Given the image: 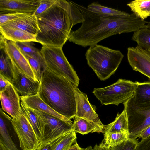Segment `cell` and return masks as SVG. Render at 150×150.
<instances>
[{"instance_id":"cell-1","label":"cell","mask_w":150,"mask_h":150,"mask_svg":"<svg viewBox=\"0 0 150 150\" xmlns=\"http://www.w3.org/2000/svg\"><path fill=\"white\" fill-rule=\"evenodd\" d=\"M84 19L81 26L71 30L68 40L84 47L91 46L113 35L134 32L147 27L148 22L137 17L134 13L125 16H103L91 12L87 8L74 2Z\"/></svg>"},{"instance_id":"cell-2","label":"cell","mask_w":150,"mask_h":150,"mask_svg":"<svg viewBox=\"0 0 150 150\" xmlns=\"http://www.w3.org/2000/svg\"><path fill=\"white\" fill-rule=\"evenodd\" d=\"M39 31L36 42L43 46L63 47L72 27L84 20L73 2L56 0L50 8L36 16Z\"/></svg>"},{"instance_id":"cell-3","label":"cell","mask_w":150,"mask_h":150,"mask_svg":"<svg viewBox=\"0 0 150 150\" xmlns=\"http://www.w3.org/2000/svg\"><path fill=\"white\" fill-rule=\"evenodd\" d=\"M38 94L54 110L71 120L76 110L74 84L47 69L42 74Z\"/></svg>"},{"instance_id":"cell-4","label":"cell","mask_w":150,"mask_h":150,"mask_svg":"<svg viewBox=\"0 0 150 150\" xmlns=\"http://www.w3.org/2000/svg\"><path fill=\"white\" fill-rule=\"evenodd\" d=\"M85 57L88 64L98 78L105 81L115 73L124 56L119 50L97 44L90 47Z\"/></svg>"},{"instance_id":"cell-5","label":"cell","mask_w":150,"mask_h":150,"mask_svg":"<svg viewBox=\"0 0 150 150\" xmlns=\"http://www.w3.org/2000/svg\"><path fill=\"white\" fill-rule=\"evenodd\" d=\"M63 47L43 46L40 50L46 69L66 79L78 87L79 79L66 57Z\"/></svg>"},{"instance_id":"cell-6","label":"cell","mask_w":150,"mask_h":150,"mask_svg":"<svg viewBox=\"0 0 150 150\" xmlns=\"http://www.w3.org/2000/svg\"><path fill=\"white\" fill-rule=\"evenodd\" d=\"M136 82L119 79L117 82L107 87L95 88L93 93L102 105L118 106L123 104L133 95Z\"/></svg>"},{"instance_id":"cell-7","label":"cell","mask_w":150,"mask_h":150,"mask_svg":"<svg viewBox=\"0 0 150 150\" xmlns=\"http://www.w3.org/2000/svg\"><path fill=\"white\" fill-rule=\"evenodd\" d=\"M127 119L129 137L137 138L150 126V105L138 106L131 98L123 104Z\"/></svg>"},{"instance_id":"cell-8","label":"cell","mask_w":150,"mask_h":150,"mask_svg":"<svg viewBox=\"0 0 150 150\" xmlns=\"http://www.w3.org/2000/svg\"><path fill=\"white\" fill-rule=\"evenodd\" d=\"M13 129L22 150H36L40 142L32 125L23 114L17 119L12 118Z\"/></svg>"},{"instance_id":"cell-9","label":"cell","mask_w":150,"mask_h":150,"mask_svg":"<svg viewBox=\"0 0 150 150\" xmlns=\"http://www.w3.org/2000/svg\"><path fill=\"white\" fill-rule=\"evenodd\" d=\"M39 111L44 124V139L41 143L50 142L73 130V124L42 111Z\"/></svg>"},{"instance_id":"cell-10","label":"cell","mask_w":150,"mask_h":150,"mask_svg":"<svg viewBox=\"0 0 150 150\" xmlns=\"http://www.w3.org/2000/svg\"><path fill=\"white\" fill-rule=\"evenodd\" d=\"M76 104V117L83 118L95 123L103 131L105 125L101 122L95 109L89 102L87 96L74 84Z\"/></svg>"},{"instance_id":"cell-11","label":"cell","mask_w":150,"mask_h":150,"mask_svg":"<svg viewBox=\"0 0 150 150\" xmlns=\"http://www.w3.org/2000/svg\"><path fill=\"white\" fill-rule=\"evenodd\" d=\"M127 58L133 70L139 72L150 79V50L138 46L127 49Z\"/></svg>"},{"instance_id":"cell-12","label":"cell","mask_w":150,"mask_h":150,"mask_svg":"<svg viewBox=\"0 0 150 150\" xmlns=\"http://www.w3.org/2000/svg\"><path fill=\"white\" fill-rule=\"evenodd\" d=\"M12 62L14 76L10 83L17 92L21 95L20 96H31L37 94L40 87V82L35 81L27 76L21 71Z\"/></svg>"},{"instance_id":"cell-13","label":"cell","mask_w":150,"mask_h":150,"mask_svg":"<svg viewBox=\"0 0 150 150\" xmlns=\"http://www.w3.org/2000/svg\"><path fill=\"white\" fill-rule=\"evenodd\" d=\"M0 99L2 109L12 118L17 119L23 114L20 97L11 84L0 92Z\"/></svg>"},{"instance_id":"cell-14","label":"cell","mask_w":150,"mask_h":150,"mask_svg":"<svg viewBox=\"0 0 150 150\" xmlns=\"http://www.w3.org/2000/svg\"><path fill=\"white\" fill-rule=\"evenodd\" d=\"M2 50L21 71L34 81H39L27 60L16 45L15 42L6 40L4 48Z\"/></svg>"},{"instance_id":"cell-15","label":"cell","mask_w":150,"mask_h":150,"mask_svg":"<svg viewBox=\"0 0 150 150\" xmlns=\"http://www.w3.org/2000/svg\"><path fill=\"white\" fill-rule=\"evenodd\" d=\"M39 1L40 0H0V12L33 14Z\"/></svg>"},{"instance_id":"cell-16","label":"cell","mask_w":150,"mask_h":150,"mask_svg":"<svg viewBox=\"0 0 150 150\" xmlns=\"http://www.w3.org/2000/svg\"><path fill=\"white\" fill-rule=\"evenodd\" d=\"M12 118L6 114L1 108L0 109V141L7 150H20L11 134L13 128Z\"/></svg>"},{"instance_id":"cell-17","label":"cell","mask_w":150,"mask_h":150,"mask_svg":"<svg viewBox=\"0 0 150 150\" xmlns=\"http://www.w3.org/2000/svg\"><path fill=\"white\" fill-rule=\"evenodd\" d=\"M20 97L21 101L27 106L52 115L70 124H73L71 120L57 113L46 103L41 99L38 94L31 96H20Z\"/></svg>"},{"instance_id":"cell-18","label":"cell","mask_w":150,"mask_h":150,"mask_svg":"<svg viewBox=\"0 0 150 150\" xmlns=\"http://www.w3.org/2000/svg\"><path fill=\"white\" fill-rule=\"evenodd\" d=\"M21 105L23 114L32 125L40 144L42 143L44 139V124L39 111L27 106L22 101L21 102Z\"/></svg>"},{"instance_id":"cell-19","label":"cell","mask_w":150,"mask_h":150,"mask_svg":"<svg viewBox=\"0 0 150 150\" xmlns=\"http://www.w3.org/2000/svg\"><path fill=\"white\" fill-rule=\"evenodd\" d=\"M4 25L19 29L35 35L39 31L37 17L33 14H26Z\"/></svg>"},{"instance_id":"cell-20","label":"cell","mask_w":150,"mask_h":150,"mask_svg":"<svg viewBox=\"0 0 150 150\" xmlns=\"http://www.w3.org/2000/svg\"><path fill=\"white\" fill-rule=\"evenodd\" d=\"M0 33L7 40L14 42H36V35L17 28L0 26Z\"/></svg>"},{"instance_id":"cell-21","label":"cell","mask_w":150,"mask_h":150,"mask_svg":"<svg viewBox=\"0 0 150 150\" xmlns=\"http://www.w3.org/2000/svg\"><path fill=\"white\" fill-rule=\"evenodd\" d=\"M134 94L131 98L133 103L138 106L150 105V81H136Z\"/></svg>"},{"instance_id":"cell-22","label":"cell","mask_w":150,"mask_h":150,"mask_svg":"<svg viewBox=\"0 0 150 150\" xmlns=\"http://www.w3.org/2000/svg\"><path fill=\"white\" fill-rule=\"evenodd\" d=\"M123 132H129L127 119L124 109L121 113H118L113 122L105 125L103 133L104 136L110 133Z\"/></svg>"},{"instance_id":"cell-23","label":"cell","mask_w":150,"mask_h":150,"mask_svg":"<svg viewBox=\"0 0 150 150\" xmlns=\"http://www.w3.org/2000/svg\"><path fill=\"white\" fill-rule=\"evenodd\" d=\"M73 125V130L76 133L83 135L90 132L103 133V130L94 123L86 119L75 116Z\"/></svg>"},{"instance_id":"cell-24","label":"cell","mask_w":150,"mask_h":150,"mask_svg":"<svg viewBox=\"0 0 150 150\" xmlns=\"http://www.w3.org/2000/svg\"><path fill=\"white\" fill-rule=\"evenodd\" d=\"M76 133L73 130L50 141L51 150H67L77 143Z\"/></svg>"},{"instance_id":"cell-25","label":"cell","mask_w":150,"mask_h":150,"mask_svg":"<svg viewBox=\"0 0 150 150\" xmlns=\"http://www.w3.org/2000/svg\"><path fill=\"white\" fill-rule=\"evenodd\" d=\"M87 8L91 12L103 16L118 17L127 16L129 14L118 10L103 6L98 2H93L89 4Z\"/></svg>"},{"instance_id":"cell-26","label":"cell","mask_w":150,"mask_h":150,"mask_svg":"<svg viewBox=\"0 0 150 150\" xmlns=\"http://www.w3.org/2000/svg\"><path fill=\"white\" fill-rule=\"evenodd\" d=\"M127 5L136 16L142 20L150 16V0H135Z\"/></svg>"},{"instance_id":"cell-27","label":"cell","mask_w":150,"mask_h":150,"mask_svg":"<svg viewBox=\"0 0 150 150\" xmlns=\"http://www.w3.org/2000/svg\"><path fill=\"white\" fill-rule=\"evenodd\" d=\"M104 136L103 139L99 145L110 149L127 140L129 137V132L110 133Z\"/></svg>"},{"instance_id":"cell-28","label":"cell","mask_w":150,"mask_h":150,"mask_svg":"<svg viewBox=\"0 0 150 150\" xmlns=\"http://www.w3.org/2000/svg\"><path fill=\"white\" fill-rule=\"evenodd\" d=\"M134 32L132 39L137 42V46L144 50H150V29L142 28Z\"/></svg>"},{"instance_id":"cell-29","label":"cell","mask_w":150,"mask_h":150,"mask_svg":"<svg viewBox=\"0 0 150 150\" xmlns=\"http://www.w3.org/2000/svg\"><path fill=\"white\" fill-rule=\"evenodd\" d=\"M21 53L27 60L36 78L40 82L42 75L46 69L43 57H38Z\"/></svg>"},{"instance_id":"cell-30","label":"cell","mask_w":150,"mask_h":150,"mask_svg":"<svg viewBox=\"0 0 150 150\" xmlns=\"http://www.w3.org/2000/svg\"><path fill=\"white\" fill-rule=\"evenodd\" d=\"M0 67V75L11 82L14 76L13 63L11 60L5 55L3 50H1Z\"/></svg>"},{"instance_id":"cell-31","label":"cell","mask_w":150,"mask_h":150,"mask_svg":"<svg viewBox=\"0 0 150 150\" xmlns=\"http://www.w3.org/2000/svg\"><path fill=\"white\" fill-rule=\"evenodd\" d=\"M30 42H16V44L21 52L38 57H42L40 51L31 45Z\"/></svg>"},{"instance_id":"cell-32","label":"cell","mask_w":150,"mask_h":150,"mask_svg":"<svg viewBox=\"0 0 150 150\" xmlns=\"http://www.w3.org/2000/svg\"><path fill=\"white\" fill-rule=\"evenodd\" d=\"M138 142L136 138L129 137L127 141L110 149V150H135Z\"/></svg>"},{"instance_id":"cell-33","label":"cell","mask_w":150,"mask_h":150,"mask_svg":"<svg viewBox=\"0 0 150 150\" xmlns=\"http://www.w3.org/2000/svg\"><path fill=\"white\" fill-rule=\"evenodd\" d=\"M27 13H0V26L4 25L9 22L20 17Z\"/></svg>"},{"instance_id":"cell-34","label":"cell","mask_w":150,"mask_h":150,"mask_svg":"<svg viewBox=\"0 0 150 150\" xmlns=\"http://www.w3.org/2000/svg\"><path fill=\"white\" fill-rule=\"evenodd\" d=\"M56 0H40L39 6L33 14L37 16L50 8Z\"/></svg>"},{"instance_id":"cell-35","label":"cell","mask_w":150,"mask_h":150,"mask_svg":"<svg viewBox=\"0 0 150 150\" xmlns=\"http://www.w3.org/2000/svg\"><path fill=\"white\" fill-rule=\"evenodd\" d=\"M135 150H150V135L141 140L137 144Z\"/></svg>"},{"instance_id":"cell-36","label":"cell","mask_w":150,"mask_h":150,"mask_svg":"<svg viewBox=\"0 0 150 150\" xmlns=\"http://www.w3.org/2000/svg\"><path fill=\"white\" fill-rule=\"evenodd\" d=\"M11 84L10 82L2 75H0V91L4 90L7 86Z\"/></svg>"},{"instance_id":"cell-37","label":"cell","mask_w":150,"mask_h":150,"mask_svg":"<svg viewBox=\"0 0 150 150\" xmlns=\"http://www.w3.org/2000/svg\"><path fill=\"white\" fill-rule=\"evenodd\" d=\"M52 144L50 142L40 144L38 148L36 150H51Z\"/></svg>"},{"instance_id":"cell-38","label":"cell","mask_w":150,"mask_h":150,"mask_svg":"<svg viewBox=\"0 0 150 150\" xmlns=\"http://www.w3.org/2000/svg\"><path fill=\"white\" fill-rule=\"evenodd\" d=\"M150 135V126L143 131L138 136V137L143 139Z\"/></svg>"},{"instance_id":"cell-39","label":"cell","mask_w":150,"mask_h":150,"mask_svg":"<svg viewBox=\"0 0 150 150\" xmlns=\"http://www.w3.org/2000/svg\"><path fill=\"white\" fill-rule=\"evenodd\" d=\"M85 149L80 147L77 142L73 144L67 150H84Z\"/></svg>"},{"instance_id":"cell-40","label":"cell","mask_w":150,"mask_h":150,"mask_svg":"<svg viewBox=\"0 0 150 150\" xmlns=\"http://www.w3.org/2000/svg\"><path fill=\"white\" fill-rule=\"evenodd\" d=\"M6 40V39L1 34L0 40V50L4 48Z\"/></svg>"},{"instance_id":"cell-41","label":"cell","mask_w":150,"mask_h":150,"mask_svg":"<svg viewBox=\"0 0 150 150\" xmlns=\"http://www.w3.org/2000/svg\"><path fill=\"white\" fill-rule=\"evenodd\" d=\"M93 150H110V149L100 146L96 144L93 148Z\"/></svg>"},{"instance_id":"cell-42","label":"cell","mask_w":150,"mask_h":150,"mask_svg":"<svg viewBox=\"0 0 150 150\" xmlns=\"http://www.w3.org/2000/svg\"><path fill=\"white\" fill-rule=\"evenodd\" d=\"M0 150H7L6 148L4 146L3 143L0 141Z\"/></svg>"},{"instance_id":"cell-43","label":"cell","mask_w":150,"mask_h":150,"mask_svg":"<svg viewBox=\"0 0 150 150\" xmlns=\"http://www.w3.org/2000/svg\"><path fill=\"white\" fill-rule=\"evenodd\" d=\"M84 150H93V148L92 146H89L87 148H85Z\"/></svg>"}]
</instances>
